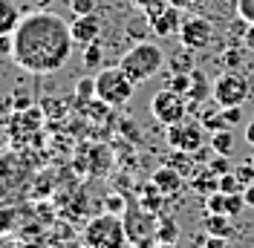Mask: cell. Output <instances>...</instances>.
I'll use <instances>...</instances> for the list:
<instances>
[{"instance_id":"8","label":"cell","mask_w":254,"mask_h":248,"mask_svg":"<svg viewBox=\"0 0 254 248\" xmlns=\"http://www.w3.org/2000/svg\"><path fill=\"white\" fill-rule=\"evenodd\" d=\"M150 116H153L162 127H171V124L182 122V119L188 116V104H185V98L176 93V90L165 87V90H159V93L150 98Z\"/></svg>"},{"instance_id":"38","label":"cell","mask_w":254,"mask_h":248,"mask_svg":"<svg viewBox=\"0 0 254 248\" xmlns=\"http://www.w3.org/2000/svg\"><path fill=\"white\" fill-rule=\"evenodd\" d=\"M0 52H12V35H0Z\"/></svg>"},{"instance_id":"25","label":"cell","mask_w":254,"mask_h":248,"mask_svg":"<svg viewBox=\"0 0 254 248\" xmlns=\"http://www.w3.org/2000/svg\"><path fill=\"white\" fill-rule=\"evenodd\" d=\"M101 58H104V52L98 47V41L90 44V47H84V66H87V69H95V66L101 63Z\"/></svg>"},{"instance_id":"33","label":"cell","mask_w":254,"mask_h":248,"mask_svg":"<svg viewBox=\"0 0 254 248\" xmlns=\"http://www.w3.org/2000/svg\"><path fill=\"white\" fill-rule=\"evenodd\" d=\"M240 61H243V58H240V52H237V49H225V52H222V63H225L228 69H237Z\"/></svg>"},{"instance_id":"40","label":"cell","mask_w":254,"mask_h":248,"mask_svg":"<svg viewBox=\"0 0 254 248\" xmlns=\"http://www.w3.org/2000/svg\"><path fill=\"white\" fill-rule=\"evenodd\" d=\"M15 248H44V246H41V243H17Z\"/></svg>"},{"instance_id":"29","label":"cell","mask_w":254,"mask_h":248,"mask_svg":"<svg viewBox=\"0 0 254 248\" xmlns=\"http://www.w3.org/2000/svg\"><path fill=\"white\" fill-rule=\"evenodd\" d=\"M246 208V199H243V193H228V199H225V214L228 217H234Z\"/></svg>"},{"instance_id":"3","label":"cell","mask_w":254,"mask_h":248,"mask_svg":"<svg viewBox=\"0 0 254 248\" xmlns=\"http://www.w3.org/2000/svg\"><path fill=\"white\" fill-rule=\"evenodd\" d=\"M127 231L125 219L119 214H98L84 225V246L87 248H127Z\"/></svg>"},{"instance_id":"14","label":"cell","mask_w":254,"mask_h":248,"mask_svg":"<svg viewBox=\"0 0 254 248\" xmlns=\"http://www.w3.org/2000/svg\"><path fill=\"white\" fill-rule=\"evenodd\" d=\"M208 98H214V84H208L205 72L193 69L190 72V87L185 93V104H188V110H196L199 104H205Z\"/></svg>"},{"instance_id":"10","label":"cell","mask_w":254,"mask_h":248,"mask_svg":"<svg viewBox=\"0 0 254 248\" xmlns=\"http://www.w3.org/2000/svg\"><path fill=\"white\" fill-rule=\"evenodd\" d=\"M17 171H32V168L20 156H15V150H3L0 153V193L3 190H17V187L26 185L23 176H15Z\"/></svg>"},{"instance_id":"37","label":"cell","mask_w":254,"mask_h":248,"mask_svg":"<svg viewBox=\"0 0 254 248\" xmlns=\"http://www.w3.org/2000/svg\"><path fill=\"white\" fill-rule=\"evenodd\" d=\"M243 199H246V208H254V182L243 187Z\"/></svg>"},{"instance_id":"12","label":"cell","mask_w":254,"mask_h":248,"mask_svg":"<svg viewBox=\"0 0 254 248\" xmlns=\"http://www.w3.org/2000/svg\"><path fill=\"white\" fill-rule=\"evenodd\" d=\"M69 32H72V41L81 44V47H90L98 41V35H101V20L98 15H75V20L69 23Z\"/></svg>"},{"instance_id":"6","label":"cell","mask_w":254,"mask_h":248,"mask_svg":"<svg viewBox=\"0 0 254 248\" xmlns=\"http://www.w3.org/2000/svg\"><path fill=\"white\" fill-rule=\"evenodd\" d=\"M249 95H252V84L237 69H228L214 81V104L220 107H243Z\"/></svg>"},{"instance_id":"2","label":"cell","mask_w":254,"mask_h":248,"mask_svg":"<svg viewBox=\"0 0 254 248\" xmlns=\"http://www.w3.org/2000/svg\"><path fill=\"white\" fill-rule=\"evenodd\" d=\"M165 63H168V58H165L162 47H159V44H147V41H142V44H136L130 52L122 55L119 66H122L136 84H144V81H150V78L156 75Z\"/></svg>"},{"instance_id":"27","label":"cell","mask_w":254,"mask_h":248,"mask_svg":"<svg viewBox=\"0 0 254 248\" xmlns=\"http://www.w3.org/2000/svg\"><path fill=\"white\" fill-rule=\"evenodd\" d=\"M234 12H237L240 20L254 23V0H234Z\"/></svg>"},{"instance_id":"24","label":"cell","mask_w":254,"mask_h":248,"mask_svg":"<svg viewBox=\"0 0 254 248\" xmlns=\"http://www.w3.org/2000/svg\"><path fill=\"white\" fill-rule=\"evenodd\" d=\"M104 211L122 217V214L127 211V196H122V193H107V196H104Z\"/></svg>"},{"instance_id":"22","label":"cell","mask_w":254,"mask_h":248,"mask_svg":"<svg viewBox=\"0 0 254 248\" xmlns=\"http://www.w3.org/2000/svg\"><path fill=\"white\" fill-rule=\"evenodd\" d=\"M156 240L159 243H176L179 240V225L176 219H159V228H156Z\"/></svg>"},{"instance_id":"17","label":"cell","mask_w":254,"mask_h":248,"mask_svg":"<svg viewBox=\"0 0 254 248\" xmlns=\"http://www.w3.org/2000/svg\"><path fill=\"white\" fill-rule=\"evenodd\" d=\"M193 52H196V49H190V47H185V44H182V47H179L174 55L168 58V66H171V72H174V75H182V72L196 69V66H193V61H196V58H193Z\"/></svg>"},{"instance_id":"4","label":"cell","mask_w":254,"mask_h":248,"mask_svg":"<svg viewBox=\"0 0 254 248\" xmlns=\"http://www.w3.org/2000/svg\"><path fill=\"white\" fill-rule=\"evenodd\" d=\"M125 219L127 240L136 248H156V228H159V214L147 211L139 199H127V211L122 214Z\"/></svg>"},{"instance_id":"1","label":"cell","mask_w":254,"mask_h":248,"mask_svg":"<svg viewBox=\"0 0 254 248\" xmlns=\"http://www.w3.org/2000/svg\"><path fill=\"white\" fill-rule=\"evenodd\" d=\"M72 47L69 23L49 9H38L23 17L12 35V61L32 75H49L69 61Z\"/></svg>"},{"instance_id":"18","label":"cell","mask_w":254,"mask_h":248,"mask_svg":"<svg viewBox=\"0 0 254 248\" xmlns=\"http://www.w3.org/2000/svg\"><path fill=\"white\" fill-rule=\"evenodd\" d=\"M205 231L214 234V237H225V240H231L234 225L228 222V214H208L205 217Z\"/></svg>"},{"instance_id":"30","label":"cell","mask_w":254,"mask_h":248,"mask_svg":"<svg viewBox=\"0 0 254 248\" xmlns=\"http://www.w3.org/2000/svg\"><path fill=\"white\" fill-rule=\"evenodd\" d=\"M69 6H72L75 15H90L95 9V0H69Z\"/></svg>"},{"instance_id":"19","label":"cell","mask_w":254,"mask_h":248,"mask_svg":"<svg viewBox=\"0 0 254 248\" xmlns=\"http://www.w3.org/2000/svg\"><path fill=\"white\" fill-rule=\"evenodd\" d=\"M165 199H168V196H165V193H162V190H159V187L153 185V182L144 187L142 196H139V202H142L147 211H153V214H159V211H162V202H165Z\"/></svg>"},{"instance_id":"41","label":"cell","mask_w":254,"mask_h":248,"mask_svg":"<svg viewBox=\"0 0 254 248\" xmlns=\"http://www.w3.org/2000/svg\"><path fill=\"white\" fill-rule=\"evenodd\" d=\"M156 248H179V246H176V243H159Z\"/></svg>"},{"instance_id":"21","label":"cell","mask_w":254,"mask_h":248,"mask_svg":"<svg viewBox=\"0 0 254 248\" xmlns=\"http://www.w3.org/2000/svg\"><path fill=\"white\" fill-rule=\"evenodd\" d=\"M193 187L202 193V196H211L220 190V173H214L208 168V173H202V179H193Z\"/></svg>"},{"instance_id":"28","label":"cell","mask_w":254,"mask_h":248,"mask_svg":"<svg viewBox=\"0 0 254 248\" xmlns=\"http://www.w3.org/2000/svg\"><path fill=\"white\" fill-rule=\"evenodd\" d=\"M78 98L81 101H95V78H81L78 81Z\"/></svg>"},{"instance_id":"43","label":"cell","mask_w":254,"mask_h":248,"mask_svg":"<svg viewBox=\"0 0 254 248\" xmlns=\"http://www.w3.org/2000/svg\"><path fill=\"white\" fill-rule=\"evenodd\" d=\"M193 3H205V0H193Z\"/></svg>"},{"instance_id":"42","label":"cell","mask_w":254,"mask_h":248,"mask_svg":"<svg viewBox=\"0 0 254 248\" xmlns=\"http://www.w3.org/2000/svg\"><path fill=\"white\" fill-rule=\"evenodd\" d=\"M49 3H52V0H38V6H41V9H47Z\"/></svg>"},{"instance_id":"31","label":"cell","mask_w":254,"mask_h":248,"mask_svg":"<svg viewBox=\"0 0 254 248\" xmlns=\"http://www.w3.org/2000/svg\"><path fill=\"white\" fill-rule=\"evenodd\" d=\"M208 168H211V171L214 173H228V156L225 153H217V159H211V165H208Z\"/></svg>"},{"instance_id":"35","label":"cell","mask_w":254,"mask_h":248,"mask_svg":"<svg viewBox=\"0 0 254 248\" xmlns=\"http://www.w3.org/2000/svg\"><path fill=\"white\" fill-rule=\"evenodd\" d=\"M205 248H228V240H225V237H214V234H208Z\"/></svg>"},{"instance_id":"15","label":"cell","mask_w":254,"mask_h":248,"mask_svg":"<svg viewBox=\"0 0 254 248\" xmlns=\"http://www.w3.org/2000/svg\"><path fill=\"white\" fill-rule=\"evenodd\" d=\"M150 182H153V185H156L159 190H162V193L168 196V199H171V196H176V193H179V190L185 187V176L176 171V168L165 165V168H159V171L153 173V176H150Z\"/></svg>"},{"instance_id":"44","label":"cell","mask_w":254,"mask_h":248,"mask_svg":"<svg viewBox=\"0 0 254 248\" xmlns=\"http://www.w3.org/2000/svg\"><path fill=\"white\" fill-rule=\"evenodd\" d=\"M0 248H3V246H0Z\"/></svg>"},{"instance_id":"34","label":"cell","mask_w":254,"mask_h":248,"mask_svg":"<svg viewBox=\"0 0 254 248\" xmlns=\"http://www.w3.org/2000/svg\"><path fill=\"white\" fill-rule=\"evenodd\" d=\"M237 176L243 185H252L254 182V165H243V168H237Z\"/></svg>"},{"instance_id":"7","label":"cell","mask_w":254,"mask_h":248,"mask_svg":"<svg viewBox=\"0 0 254 248\" xmlns=\"http://www.w3.org/2000/svg\"><path fill=\"white\" fill-rule=\"evenodd\" d=\"M168 147L176 153H199L205 147V124L202 122H188V116L182 122L168 127Z\"/></svg>"},{"instance_id":"11","label":"cell","mask_w":254,"mask_h":248,"mask_svg":"<svg viewBox=\"0 0 254 248\" xmlns=\"http://www.w3.org/2000/svg\"><path fill=\"white\" fill-rule=\"evenodd\" d=\"M44 124V113L38 107H23V110H15V116L9 119V133L20 139V136H26L29 139L32 133H38V127Z\"/></svg>"},{"instance_id":"26","label":"cell","mask_w":254,"mask_h":248,"mask_svg":"<svg viewBox=\"0 0 254 248\" xmlns=\"http://www.w3.org/2000/svg\"><path fill=\"white\" fill-rule=\"evenodd\" d=\"M225 199H228V193H222V190H217V193L205 196L208 214H225Z\"/></svg>"},{"instance_id":"16","label":"cell","mask_w":254,"mask_h":248,"mask_svg":"<svg viewBox=\"0 0 254 248\" xmlns=\"http://www.w3.org/2000/svg\"><path fill=\"white\" fill-rule=\"evenodd\" d=\"M20 20H23V15L15 0H0V35H15Z\"/></svg>"},{"instance_id":"39","label":"cell","mask_w":254,"mask_h":248,"mask_svg":"<svg viewBox=\"0 0 254 248\" xmlns=\"http://www.w3.org/2000/svg\"><path fill=\"white\" fill-rule=\"evenodd\" d=\"M246 141H249V144H254V122L246 127Z\"/></svg>"},{"instance_id":"13","label":"cell","mask_w":254,"mask_h":248,"mask_svg":"<svg viewBox=\"0 0 254 248\" xmlns=\"http://www.w3.org/2000/svg\"><path fill=\"white\" fill-rule=\"evenodd\" d=\"M150 29L156 32L159 38H168V35H179V29H182V9H176V6H165L159 15H153L150 20Z\"/></svg>"},{"instance_id":"5","label":"cell","mask_w":254,"mask_h":248,"mask_svg":"<svg viewBox=\"0 0 254 248\" xmlns=\"http://www.w3.org/2000/svg\"><path fill=\"white\" fill-rule=\"evenodd\" d=\"M133 90H136V81L122 66L101 69L95 75V101H104L107 107H125L133 98Z\"/></svg>"},{"instance_id":"36","label":"cell","mask_w":254,"mask_h":248,"mask_svg":"<svg viewBox=\"0 0 254 248\" xmlns=\"http://www.w3.org/2000/svg\"><path fill=\"white\" fill-rule=\"evenodd\" d=\"M243 47L249 49V52H254V23H249V29L243 35Z\"/></svg>"},{"instance_id":"20","label":"cell","mask_w":254,"mask_h":248,"mask_svg":"<svg viewBox=\"0 0 254 248\" xmlns=\"http://www.w3.org/2000/svg\"><path fill=\"white\" fill-rule=\"evenodd\" d=\"M231 147H234V136H231V130L225 127V130H214L211 133V150L214 153H231Z\"/></svg>"},{"instance_id":"23","label":"cell","mask_w":254,"mask_h":248,"mask_svg":"<svg viewBox=\"0 0 254 248\" xmlns=\"http://www.w3.org/2000/svg\"><path fill=\"white\" fill-rule=\"evenodd\" d=\"M243 187H246V185L240 182L237 173L228 171V173H222V176H220V190H222V193H243Z\"/></svg>"},{"instance_id":"9","label":"cell","mask_w":254,"mask_h":248,"mask_svg":"<svg viewBox=\"0 0 254 248\" xmlns=\"http://www.w3.org/2000/svg\"><path fill=\"white\" fill-rule=\"evenodd\" d=\"M179 41L190 49H208L214 41V23L202 15H193L182 20V29H179Z\"/></svg>"},{"instance_id":"32","label":"cell","mask_w":254,"mask_h":248,"mask_svg":"<svg viewBox=\"0 0 254 248\" xmlns=\"http://www.w3.org/2000/svg\"><path fill=\"white\" fill-rule=\"evenodd\" d=\"M222 119H225V124L231 127V124H240V119H243V110L240 107H222Z\"/></svg>"}]
</instances>
